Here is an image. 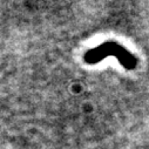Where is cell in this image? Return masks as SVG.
<instances>
[{
  "label": "cell",
  "instance_id": "obj_1",
  "mask_svg": "<svg viewBox=\"0 0 149 149\" xmlns=\"http://www.w3.org/2000/svg\"><path fill=\"white\" fill-rule=\"evenodd\" d=\"M108 55H115L120 60V62L128 69H133L136 66V59L132 54H129L125 48H122L120 45L113 42L101 45L97 48L87 52L84 59L88 63H95Z\"/></svg>",
  "mask_w": 149,
  "mask_h": 149
}]
</instances>
